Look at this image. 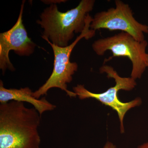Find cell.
Wrapping results in <instances>:
<instances>
[{
	"mask_svg": "<svg viewBox=\"0 0 148 148\" xmlns=\"http://www.w3.org/2000/svg\"><path fill=\"white\" fill-rule=\"evenodd\" d=\"M40 115L23 102L0 104V148H40Z\"/></svg>",
	"mask_w": 148,
	"mask_h": 148,
	"instance_id": "6da1fadb",
	"label": "cell"
},
{
	"mask_svg": "<svg viewBox=\"0 0 148 148\" xmlns=\"http://www.w3.org/2000/svg\"><path fill=\"white\" fill-rule=\"evenodd\" d=\"M95 0H82L76 7L66 12L58 10L56 4H51L40 15L37 24L43 29L42 38L60 47L69 45L74 34L84 29L88 16L94 8Z\"/></svg>",
	"mask_w": 148,
	"mask_h": 148,
	"instance_id": "7a4b0ae2",
	"label": "cell"
},
{
	"mask_svg": "<svg viewBox=\"0 0 148 148\" xmlns=\"http://www.w3.org/2000/svg\"><path fill=\"white\" fill-rule=\"evenodd\" d=\"M92 18L88 14L84 30L73 42L68 46L60 47L51 43L48 40H45L53 49L54 54L53 70L45 83L38 90L33 92V95L35 98L39 99L41 96L46 95L48 90L53 88H59L65 91L70 98L77 97L75 92L68 90L67 86V84L70 83L73 80V75L78 69L77 63L71 62L70 56L74 47L83 38L88 40L95 36L96 31L90 29Z\"/></svg>",
	"mask_w": 148,
	"mask_h": 148,
	"instance_id": "3957f363",
	"label": "cell"
},
{
	"mask_svg": "<svg viewBox=\"0 0 148 148\" xmlns=\"http://www.w3.org/2000/svg\"><path fill=\"white\" fill-rule=\"evenodd\" d=\"M100 72L101 73H106L108 78L114 79L115 82L114 86L110 88L105 92L95 93L87 90L84 85L77 84L73 88V92L81 100L93 98L115 111L119 119L121 133L123 134L125 132L123 121L125 114L130 109L140 106L142 100L140 97H137L130 102H123L119 98L118 92L121 90L125 91L133 90L137 86V82L131 77H121L114 68L108 65H103L100 68Z\"/></svg>",
	"mask_w": 148,
	"mask_h": 148,
	"instance_id": "277c9868",
	"label": "cell"
},
{
	"mask_svg": "<svg viewBox=\"0 0 148 148\" xmlns=\"http://www.w3.org/2000/svg\"><path fill=\"white\" fill-rule=\"evenodd\" d=\"M146 40L139 41L125 32L106 38H101L92 43V47L97 55L102 56L110 51L112 56L125 57L131 61L132 69L130 77L136 80L140 79L147 67Z\"/></svg>",
	"mask_w": 148,
	"mask_h": 148,
	"instance_id": "5b68a950",
	"label": "cell"
},
{
	"mask_svg": "<svg viewBox=\"0 0 148 148\" xmlns=\"http://www.w3.org/2000/svg\"><path fill=\"white\" fill-rule=\"evenodd\" d=\"M115 7L95 14L92 17L90 29L121 31L132 36L139 41L145 40L148 34V26L137 21L129 5L121 0L115 1Z\"/></svg>",
	"mask_w": 148,
	"mask_h": 148,
	"instance_id": "8992f818",
	"label": "cell"
},
{
	"mask_svg": "<svg viewBox=\"0 0 148 148\" xmlns=\"http://www.w3.org/2000/svg\"><path fill=\"white\" fill-rule=\"evenodd\" d=\"M25 1L21 5L20 13L15 24L10 29L0 34V69L3 75L7 69L15 71L10 62L9 53L13 50L17 55L29 56L34 53L36 45L28 36L22 20Z\"/></svg>",
	"mask_w": 148,
	"mask_h": 148,
	"instance_id": "52a82bcc",
	"label": "cell"
},
{
	"mask_svg": "<svg viewBox=\"0 0 148 148\" xmlns=\"http://www.w3.org/2000/svg\"><path fill=\"white\" fill-rule=\"evenodd\" d=\"M33 92L29 87L21 88L19 89L7 88L4 87L2 81H0L1 103L11 101L27 102L33 105L41 116L43 113L53 111L56 108V106L49 102L45 97L37 99L33 96Z\"/></svg>",
	"mask_w": 148,
	"mask_h": 148,
	"instance_id": "ba28073f",
	"label": "cell"
},
{
	"mask_svg": "<svg viewBox=\"0 0 148 148\" xmlns=\"http://www.w3.org/2000/svg\"><path fill=\"white\" fill-rule=\"evenodd\" d=\"M103 148H116L115 145L110 142H107L104 145Z\"/></svg>",
	"mask_w": 148,
	"mask_h": 148,
	"instance_id": "9c48e42d",
	"label": "cell"
},
{
	"mask_svg": "<svg viewBox=\"0 0 148 148\" xmlns=\"http://www.w3.org/2000/svg\"><path fill=\"white\" fill-rule=\"evenodd\" d=\"M44 1L43 2L45 3H49V4H56V3H61V2H65V1Z\"/></svg>",
	"mask_w": 148,
	"mask_h": 148,
	"instance_id": "30bf717a",
	"label": "cell"
},
{
	"mask_svg": "<svg viewBox=\"0 0 148 148\" xmlns=\"http://www.w3.org/2000/svg\"><path fill=\"white\" fill-rule=\"evenodd\" d=\"M138 148H148V142L143 143L139 146Z\"/></svg>",
	"mask_w": 148,
	"mask_h": 148,
	"instance_id": "8fae6325",
	"label": "cell"
},
{
	"mask_svg": "<svg viewBox=\"0 0 148 148\" xmlns=\"http://www.w3.org/2000/svg\"><path fill=\"white\" fill-rule=\"evenodd\" d=\"M147 67L148 68V53H147Z\"/></svg>",
	"mask_w": 148,
	"mask_h": 148,
	"instance_id": "7c38bea8",
	"label": "cell"
}]
</instances>
